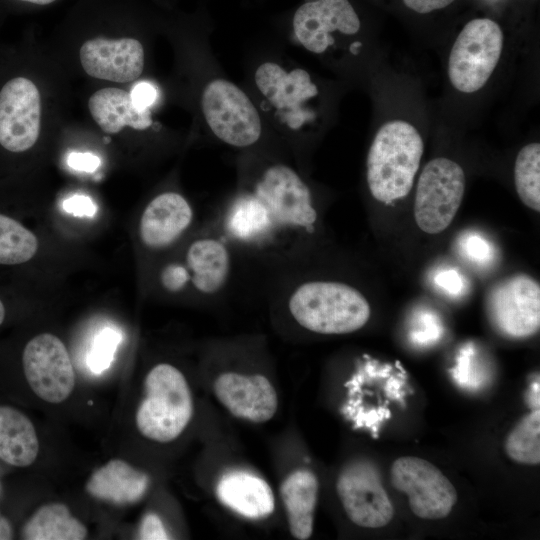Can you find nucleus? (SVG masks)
<instances>
[{"mask_svg": "<svg viewBox=\"0 0 540 540\" xmlns=\"http://www.w3.org/2000/svg\"><path fill=\"white\" fill-rule=\"evenodd\" d=\"M320 216L296 169L268 161L244 169L237 190L211 219L241 260L265 270L313 253Z\"/></svg>", "mask_w": 540, "mask_h": 540, "instance_id": "1", "label": "nucleus"}, {"mask_svg": "<svg viewBox=\"0 0 540 540\" xmlns=\"http://www.w3.org/2000/svg\"><path fill=\"white\" fill-rule=\"evenodd\" d=\"M262 290L271 307L310 333L356 332L370 319L371 307L356 286L315 276L303 257L262 270Z\"/></svg>", "mask_w": 540, "mask_h": 540, "instance_id": "2", "label": "nucleus"}, {"mask_svg": "<svg viewBox=\"0 0 540 540\" xmlns=\"http://www.w3.org/2000/svg\"><path fill=\"white\" fill-rule=\"evenodd\" d=\"M423 150V140L410 123L393 120L381 126L366 162L373 198L386 204L404 198L413 186Z\"/></svg>", "mask_w": 540, "mask_h": 540, "instance_id": "3", "label": "nucleus"}, {"mask_svg": "<svg viewBox=\"0 0 540 540\" xmlns=\"http://www.w3.org/2000/svg\"><path fill=\"white\" fill-rule=\"evenodd\" d=\"M193 414V400L183 373L169 363L155 365L144 380V397L136 411L142 436L155 442L175 440Z\"/></svg>", "mask_w": 540, "mask_h": 540, "instance_id": "4", "label": "nucleus"}, {"mask_svg": "<svg viewBox=\"0 0 540 540\" xmlns=\"http://www.w3.org/2000/svg\"><path fill=\"white\" fill-rule=\"evenodd\" d=\"M182 259L194 296L212 303L229 296L241 258L211 218L187 242Z\"/></svg>", "mask_w": 540, "mask_h": 540, "instance_id": "5", "label": "nucleus"}, {"mask_svg": "<svg viewBox=\"0 0 540 540\" xmlns=\"http://www.w3.org/2000/svg\"><path fill=\"white\" fill-rule=\"evenodd\" d=\"M500 26L489 18L469 21L457 36L448 60L451 84L464 93L481 89L493 73L503 49Z\"/></svg>", "mask_w": 540, "mask_h": 540, "instance_id": "6", "label": "nucleus"}, {"mask_svg": "<svg viewBox=\"0 0 540 540\" xmlns=\"http://www.w3.org/2000/svg\"><path fill=\"white\" fill-rule=\"evenodd\" d=\"M465 191V174L456 162L438 157L423 168L417 183L414 217L429 234L444 231L454 219Z\"/></svg>", "mask_w": 540, "mask_h": 540, "instance_id": "7", "label": "nucleus"}, {"mask_svg": "<svg viewBox=\"0 0 540 540\" xmlns=\"http://www.w3.org/2000/svg\"><path fill=\"white\" fill-rule=\"evenodd\" d=\"M205 120L223 143L249 148L262 134L259 113L250 98L234 83L215 79L204 89L201 99Z\"/></svg>", "mask_w": 540, "mask_h": 540, "instance_id": "8", "label": "nucleus"}, {"mask_svg": "<svg viewBox=\"0 0 540 540\" xmlns=\"http://www.w3.org/2000/svg\"><path fill=\"white\" fill-rule=\"evenodd\" d=\"M254 79L275 117L288 130L300 131L316 118L309 103L318 89L307 71H287L274 62H265L257 68Z\"/></svg>", "mask_w": 540, "mask_h": 540, "instance_id": "9", "label": "nucleus"}, {"mask_svg": "<svg viewBox=\"0 0 540 540\" xmlns=\"http://www.w3.org/2000/svg\"><path fill=\"white\" fill-rule=\"evenodd\" d=\"M390 478L394 488L408 496L410 509L419 518H445L457 502L453 484L424 459L412 456L396 459Z\"/></svg>", "mask_w": 540, "mask_h": 540, "instance_id": "10", "label": "nucleus"}, {"mask_svg": "<svg viewBox=\"0 0 540 540\" xmlns=\"http://www.w3.org/2000/svg\"><path fill=\"white\" fill-rule=\"evenodd\" d=\"M491 325L509 339H525L540 327V286L532 277L517 274L500 281L487 295Z\"/></svg>", "mask_w": 540, "mask_h": 540, "instance_id": "11", "label": "nucleus"}, {"mask_svg": "<svg viewBox=\"0 0 540 540\" xmlns=\"http://www.w3.org/2000/svg\"><path fill=\"white\" fill-rule=\"evenodd\" d=\"M21 363L28 386L40 399L58 404L73 392V364L57 336L42 333L30 339L23 349Z\"/></svg>", "mask_w": 540, "mask_h": 540, "instance_id": "12", "label": "nucleus"}, {"mask_svg": "<svg viewBox=\"0 0 540 540\" xmlns=\"http://www.w3.org/2000/svg\"><path fill=\"white\" fill-rule=\"evenodd\" d=\"M336 490L348 518L357 526L380 528L392 520L393 504L372 463L359 460L345 466Z\"/></svg>", "mask_w": 540, "mask_h": 540, "instance_id": "13", "label": "nucleus"}, {"mask_svg": "<svg viewBox=\"0 0 540 540\" xmlns=\"http://www.w3.org/2000/svg\"><path fill=\"white\" fill-rule=\"evenodd\" d=\"M41 128V97L28 78L15 77L0 90V145L21 153L37 141Z\"/></svg>", "mask_w": 540, "mask_h": 540, "instance_id": "14", "label": "nucleus"}, {"mask_svg": "<svg viewBox=\"0 0 540 540\" xmlns=\"http://www.w3.org/2000/svg\"><path fill=\"white\" fill-rule=\"evenodd\" d=\"M195 212L188 199L176 191H164L145 206L139 220V239L152 253L169 251L191 231Z\"/></svg>", "mask_w": 540, "mask_h": 540, "instance_id": "15", "label": "nucleus"}, {"mask_svg": "<svg viewBox=\"0 0 540 540\" xmlns=\"http://www.w3.org/2000/svg\"><path fill=\"white\" fill-rule=\"evenodd\" d=\"M297 40L313 53H323L335 43L333 33L353 35L360 20L348 0H314L301 5L294 14Z\"/></svg>", "mask_w": 540, "mask_h": 540, "instance_id": "16", "label": "nucleus"}, {"mask_svg": "<svg viewBox=\"0 0 540 540\" xmlns=\"http://www.w3.org/2000/svg\"><path fill=\"white\" fill-rule=\"evenodd\" d=\"M214 393L232 415L251 422H266L277 410L276 391L262 374L225 371L216 378Z\"/></svg>", "mask_w": 540, "mask_h": 540, "instance_id": "17", "label": "nucleus"}, {"mask_svg": "<svg viewBox=\"0 0 540 540\" xmlns=\"http://www.w3.org/2000/svg\"><path fill=\"white\" fill-rule=\"evenodd\" d=\"M84 71L98 79L128 83L137 79L144 68V49L133 38H94L80 48Z\"/></svg>", "mask_w": 540, "mask_h": 540, "instance_id": "18", "label": "nucleus"}, {"mask_svg": "<svg viewBox=\"0 0 540 540\" xmlns=\"http://www.w3.org/2000/svg\"><path fill=\"white\" fill-rule=\"evenodd\" d=\"M150 477L122 459H111L96 469L85 485L93 498L114 505L139 502L146 494Z\"/></svg>", "mask_w": 540, "mask_h": 540, "instance_id": "19", "label": "nucleus"}, {"mask_svg": "<svg viewBox=\"0 0 540 540\" xmlns=\"http://www.w3.org/2000/svg\"><path fill=\"white\" fill-rule=\"evenodd\" d=\"M216 494L222 504L249 519L269 516L275 507L274 495L265 480L246 472L224 474L217 483Z\"/></svg>", "mask_w": 540, "mask_h": 540, "instance_id": "20", "label": "nucleus"}, {"mask_svg": "<svg viewBox=\"0 0 540 540\" xmlns=\"http://www.w3.org/2000/svg\"><path fill=\"white\" fill-rule=\"evenodd\" d=\"M92 118L108 134H116L128 126L145 130L152 125L150 109L137 108L130 92L108 87L96 91L88 101Z\"/></svg>", "mask_w": 540, "mask_h": 540, "instance_id": "21", "label": "nucleus"}, {"mask_svg": "<svg viewBox=\"0 0 540 540\" xmlns=\"http://www.w3.org/2000/svg\"><path fill=\"white\" fill-rule=\"evenodd\" d=\"M318 480L309 470H297L283 481L280 493L293 537L306 540L312 535L318 498Z\"/></svg>", "mask_w": 540, "mask_h": 540, "instance_id": "22", "label": "nucleus"}, {"mask_svg": "<svg viewBox=\"0 0 540 540\" xmlns=\"http://www.w3.org/2000/svg\"><path fill=\"white\" fill-rule=\"evenodd\" d=\"M39 453V440L32 421L15 407L0 405V460L28 467Z\"/></svg>", "mask_w": 540, "mask_h": 540, "instance_id": "23", "label": "nucleus"}, {"mask_svg": "<svg viewBox=\"0 0 540 540\" xmlns=\"http://www.w3.org/2000/svg\"><path fill=\"white\" fill-rule=\"evenodd\" d=\"M87 533L86 526L65 504L52 502L41 505L26 520L21 537L26 540H82Z\"/></svg>", "mask_w": 540, "mask_h": 540, "instance_id": "24", "label": "nucleus"}, {"mask_svg": "<svg viewBox=\"0 0 540 540\" xmlns=\"http://www.w3.org/2000/svg\"><path fill=\"white\" fill-rule=\"evenodd\" d=\"M37 250L35 234L18 220L0 213V265L26 263L35 256Z\"/></svg>", "mask_w": 540, "mask_h": 540, "instance_id": "25", "label": "nucleus"}, {"mask_svg": "<svg viewBox=\"0 0 540 540\" xmlns=\"http://www.w3.org/2000/svg\"><path fill=\"white\" fill-rule=\"evenodd\" d=\"M514 181L520 200L532 210L540 211V144L530 143L518 153Z\"/></svg>", "mask_w": 540, "mask_h": 540, "instance_id": "26", "label": "nucleus"}, {"mask_svg": "<svg viewBox=\"0 0 540 540\" xmlns=\"http://www.w3.org/2000/svg\"><path fill=\"white\" fill-rule=\"evenodd\" d=\"M505 451L515 462L540 463V410H532L514 427L505 441Z\"/></svg>", "mask_w": 540, "mask_h": 540, "instance_id": "27", "label": "nucleus"}, {"mask_svg": "<svg viewBox=\"0 0 540 540\" xmlns=\"http://www.w3.org/2000/svg\"><path fill=\"white\" fill-rule=\"evenodd\" d=\"M122 340V332L110 326L102 328L94 336L86 356L87 366L92 373L101 374L110 367Z\"/></svg>", "mask_w": 540, "mask_h": 540, "instance_id": "28", "label": "nucleus"}, {"mask_svg": "<svg viewBox=\"0 0 540 540\" xmlns=\"http://www.w3.org/2000/svg\"><path fill=\"white\" fill-rule=\"evenodd\" d=\"M157 278L160 287L168 294L191 291L189 273L182 258L166 261L159 269Z\"/></svg>", "mask_w": 540, "mask_h": 540, "instance_id": "29", "label": "nucleus"}, {"mask_svg": "<svg viewBox=\"0 0 540 540\" xmlns=\"http://www.w3.org/2000/svg\"><path fill=\"white\" fill-rule=\"evenodd\" d=\"M452 376L463 388L475 389L482 385L484 377L478 374V368L474 363L473 345L468 344L461 349L456 365L452 369Z\"/></svg>", "mask_w": 540, "mask_h": 540, "instance_id": "30", "label": "nucleus"}, {"mask_svg": "<svg viewBox=\"0 0 540 540\" xmlns=\"http://www.w3.org/2000/svg\"><path fill=\"white\" fill-rule=\"evenodd\" d=\"M415 318L413 330L410 332V339L413 343L425 346L440 339L443 327L435 314L424 311Z\"/></svg>", "mask_w": 540, "mask_h": 540, "instance_id": "31", "label": "nucleus"}, {"mask_svg": "<svg viewBox=\"0 0 540 540\" xmlns=\"http://www.w3.org/2000/svg\"><path fill=\"white\" fill-rule=\"evenodd\" d=\"M461 248L464 255L474 263H487L492 256L488 241L476 234L463 237Z\"/></svg>", "mask_w": 540, "mask_h": 540, "instance_id": "32", "label": "nucleus"}, {"mask_svg": "<svg viewBox=\"0 0 540 540\" xmlns=\"http://www.w3.org/2000/svg\"><path fill=\"white\" fill-rule=\"evenodd\" d=\"M139 538L142 540H166L170 537L160 517L155 513L149 512L141 520Z\"/></svg>", "mask_w": 540, "mask_h": 540, "instance_id": "33", "label": "nucleus"}, {"mask_svg": "<svg viewBox=\"0 0 540 540\" xmlns=\"http://www.w3.org/2000/svg\"><path fill=\"white\" fill-rule=\"evenodd\" d=\"M130 95L137 108L150 109L158 98V89L154 84L142 81L132 87Z\"/></svg>", "mask_w": 540, "mask_h": 540, "instance_id": "34", "label": "nucleus"}, {"mask_svg": "<svg viewBox=\"0 0 540 540\" xmlns=\"http://www.w3.org/2000/svg\"><path fill=\"white\" fill-rule=\"evenodd\" d=\"M62 207L67 213L79 217H92L97 211V206L94 201L90 197L80 194L65 199L62 203Z\"/></svg>", "mask_w": 540, "mask_h": 540, "instance_id": "35", "label": "nucleus"}, {"mask_svg": "<svg viewBox=\"0 0 540 540\" xmlns=\"http://www.w3.org/2000/svg\"><path fill=\"white\" fill-rule=\"evenodd\" d=\"M434 281L438 287L452 296L461 294L464 289V280L456 269L440 271Z\"/></svg>", "mask_w": 540, "mask_h": 540, "instance_id": "36", "label": "nucleus"}, {"mask_svg": "<svg viewBox=\"0 0 540 540\" xmlns=\"http://www.w3.org/2000/svg\"><path fill=\"white\" fill-rule=\"evenodd\" d=\"M68 165L78 171L93 172L100 165V158L89 152H72L67 158Z\"/></svg>", "mask_w": 540, "mask_h": 540, "instance_id": "37", "label": "nucleus"}, {"mask_svg": "<svg viewBox=\"0 0 540 540\" xmlns=\"http://www.w3.org/2000/svg\"><path fill=\"white\" fill-rule=\"evenodd\" d=\"M455 0H403L404 4L411 10L426 14L435 10L443 9Z\"/></svg>", "mask_w": 540, "mask_h": 540, "instance_id": "38", "label": "nucleus"}, {"mask_svg": "<svg viewBox=\"0 0 540 540\" xmlns=\"http://www.w3.org/2000/svg\"><path fill=\"white\" fill-rule=\"evenodd\" d=\"M539 387H540L539 380L537 379L536 381L532 383L527 393V402L529 406L532 408V410L539 409V404H540Z\"/></svg>", "mask_w": 540, "mask_h": 540, "instance_id": "39", "label": "nucleus"}, {"mask_svg": "<svg viewBox=\"0 0 540 540\" xmlns=\"http://www.w3.org/2000/svg\"><path fill=\"white\" fill-rule=\"evenodd\" d=\"M14 537L11 522L2 514L0 510V540H10Z\"/></svg>", "mask_w": 540, "mask_h": 540, "instance_id": "40", "label": "nucleus"}, {"mask_svg": "<svg viewBox=\"0 0 540 540\" xmlns=\"http://www.w3.org/2000/svg\"><path fill=\"white\" fill-rule=\"evenodd\" d=\"M5 317H6V308H5L4 302L0 298V327L4 323Z\"/></svg>", "mask_w": 540, "mask_h": 540, "instance_id": "41", "label": "nucleus"}, {"mask_svg": "<svg viewBox=\"0 0 540 540\" xmlns=\"http://www.w3.org/2000/svg\"><path fill=\"white\" fill-rule=\"evenodd\" d=\"M21 1L30 2V3L39 4V5H45V4L52 3L55 0H21Z\"/></svg>", "mask_w": 540, "mask_h": 540, "instance_id": "42", "label": "nucleus"}]
</instances>
